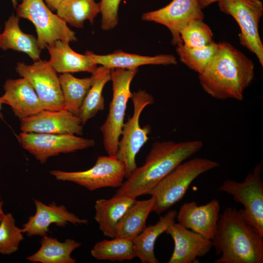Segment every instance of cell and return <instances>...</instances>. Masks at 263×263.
<instances>
[{
    "label": "cell",
    "instance_id": "cell-1",
    "mask_svg": "<svg viewBox=\"0 0 263 263\" xmlns=\"http://www.w3.org/2000/svg\"><path fill=\"white\" fill-rule=\"evenodd\" d=\"M253 62L231 44L218 43L217 50L198 78L202 89L212 97L241 101L255 75Z\"/></svg>",
    "mask_w": 263,
    "mask_h": 263
},
{
    "label": "cell",
    "instance_id": "cell-2",
    "mask_svg": "<svg viewBox=\"0 0 263 263\" xmlns=\"http://www.w3.org/2000/svg\"><path fill=\"white\" fill-rule=\"evenodd\" d=\"M203 146V143L200 140L154 142L144 164L127 177L114 195L136 199L149 194L165 176Z\"/></svg>",
    "mask_w": 263,
    "mask_h": 263
},
{
    "label": "cell",
    "instance_id": "cell-3",
    "mask_svg": "<svg viewBox=\"0 0 263 263\" xmlns=\"http://www.w3.org/2000/svg\"><path fill=\"white\" fill-rule=\"evenodd\" d=\"M214 263H263V236L241 217L234 207H227L220 215L211 240Z\"/></svg>",
    "mask_w": 263,
    "mask_h": 263
},
{
    "label": "cell",
    "instance_id": "cell-4",
    "mask_svg": "<svg viewBox=\"0 0 263 263\" xmlns=\"http://www.w3.org/2000/svg\"><path fill=\"white\" fill-rule=\"evenodd\" d=\"M217 162L202 158L184 161L160 181L150 192L155 198L153 211L160 214L185 196L192 182L201 174L217 168Z\"/></svg>",
    "mask_w": 263,
    "mask_h": 263
},
{
    "label": "cell",
    "instance_id": "cell-5",
    "mask_svg": "<svg viewBox=\"0 0 263 263\" xmlns=\"http://www.w3.org/2000/svg\"><path fill=\"white\" fill-rule=\"evenodd\" d=\"M137 72L138 68L111 69L113 96L107 117L100 127L104 148L109 155L116 156L127 104L132 94L131 84Z\"/></svg>",
    "mask_w": 263,
    "mask_h": 263
},
{
    "label": "cell",
    "instance_id": "cell-6",
    "mask_svg": "<svg viewBox=\"0 0 263 263\" xmlns=\"http://www.w3.org/2000/svg\"><path fill=\"white\" fill-rule=\"evenodd\" d=\"M262 163L250 171L244 180L238 182L226 180L219 190L232 195L244 208L238 210L244 221L263 236V184L261 174Z\"/></svg>",
    "mask_w": 263,
    "mask_h": 263
},
{
    "label": "cell",
    "instance_id": "cell-7",
    "mask_svg": "<svg viewBox=\"0 0 263 263\" xmlns=\"http://www.w3.org/2000/svg\"><path fill=\"white\" fill-rule=\"evenodd\" d=\"M16 9L18 17L27 19L34 25L41 50L58 40L69 43L76 41L75 32L52 12L43 0H21Z\"/></svg>",
    "mask_w": 263,
    "mask_h": 263
},
{
    "label": "cell",
    "instance_id": "cell-8",
    "mask_svg": "<svg viewBox=\"0 0 263 263\" xmlns=\"http://www.w3.org/2000/svg\"><path fill=\"white\" fill-rule=\"evenodd\" d=\"M131 98L133 105V114L122 127V138L119 141L116 154L125 166L126 178L137 167L136 155L149 139L150 127L149 125L140 127L139 119L144 108L153 103L152 95L142 90L132 93Z\"/></svg>",
    "mask_w": 263,
    "mask_h": 263
},
{
    "label": "cell",
    "instance_id": "cell-9",
    "mask_svg": "<svg viewBox=\"0 0 263 263\" xmlns=\"http://www.w3.org/2000/svg\"><path fill=\"white\" fill-rule=\"evenodd\" d=\"M56 180L76 184L90 191L103 188H119L126 177L124 164L116 156H99L90 169L76 171L52 170Z\"/></svg>",
    "mask_w": 263,
    "mask_h": 263
},
{
    "label": "cell",
    "instance_id": "cell-10",
    "mask_svg": "<svg viewBox=\"0 0 263 263\" xmlns=\"http://www.w3.org/2000/svg\"><path fill=\"white\" fill-rule=\"evenodd\" d=\"M221 11L231 16L240 28V42L254 53L263 66V44L259 32V23L263 15L261 0H220Z\"/></svg>",
    "mask_w": 263,
    "mask_h": 263
},
{
    "label": "cell",
    "instance_id": "cell-11",
    "mask_svg": "<svg viewBox=\"0 0 263 263\" xmlns=\"http://www.w3.org/2000/svg\"><path fill=\"white\" fill-rule=\"evenodd\" d=\"M18 139L22 148L41 164L51 157L85 150L95 144L93 139L71 134L21 132Z\"/></svg>",
    "mask_w": 263,
    "mask_h": 263
},
{
    "label": "cell",
    "instance_id": "cell-12",
    "mask_svg": "<svg viewBox=\"0 0 263 263\" xmlns=\"http://www.w3.org/2000/svg\"><path fill=\"white\" fill-rule=\"evenodd\" d=\"M16 71L33 87L44 110L66 109L59 76L49 61L39 59L32 64L18 62Z\"/></svg>",
    "mask_w": 263,
    "mask_h": 263
},
{
    "label": "cell",
    "instance_id": "cell-13",
    "mask_svg": "<svg viewBox=\"0 0 263 263\" xmlns=\"http://www.w3.org/2000/svg\"><path fill=\"white\" fill-rule=\"evenodd\" d=\"M204 14L198 0H172L166 6L158 10L144 13L145 21L154 22L167 27L172 35L171 43H183L180 31L188 22L203 20Z\"/></svg>",
    "mask_w": 263,
    "mask_h": 263
},
{
    "label": "cell",
    "instance_id": "cell-14",
    "mask_svg": "<svg viewBox=\"0 0 263 263\" xmlns=\"http://www.w3.org/2000/svg\"><path fill=\"white\" fill-rule=\"evenodd\" d=\"M36 211L23 225L21 231L28 237L48 235L52 224L59 227H65L69 223L75 225H87L86 219L80 218L70 212L63 205L52 202L45 204L37 199H34Z\"/></svg>",
    "mask_w": 263,
    "mask_h": 263
},
{
    "label": "cell",
    "instance_id": "cell-15",
    "mask_svg": "<svg viewBox=\"0 0 263 263\" xmlns=\"http://www.w3.org/2000/svg\"><path fill=\"white\" fill-rule=\"evenodd\" d=\"M83 125L80 119L67 109L44 110L20 119L22 132L51 134L82 135Z\"/></svg>",
    "mask_w": 263,
    "mask_h": 263
},
{
    "label": "cell",
    "instance_id": "cell-16",
    "mask_svg": "<svg viewBox=\"0 0 263 263\" xmlns=\"http://www.w3.org/2000/svg\"><path fill=\"white\" fill-rule=\"evenodd\" d=\"M173 240L172 254L168 263H198V258L207 255L213 247L211 240L187 229L178 223L170 225L165 231Z\"/></svg>",
    "mask_w": 263,
    "mask_h": 263
},
{
    "label": "cell",
    "instance_id": "cell-17",
    "mask_svg": "<svg viewBox=\"0 0 263 263\" xmlns=\"http://www.w3.org/2000/svg\"><path fill=\"white\" fill-rule=\"evenodd\" d=\"M220 210V203L216 199L201 206L194 201L186 202L180 207L176 219L184 227L212 240L216 230Z\"/></svg>",
    "mask_w": 263,
    "mask_h": 263
},
{
    "label": "cell",
    "instance_id": "cell-18",
    "mask_svg": "<svg viewBox=\"0 0 263 263\" xmlns=\"http://www.w3.org/2000/svg\"><path fill=\"white\" fill-rule=\"evenodd\" d=\"M3 89L4 93L0 96L1 103L9 106L20 120L44 110L35 90L25 78L8 79Z\"/></svg>",
    "mask_w": 263,
    "mask_h": 263
},
{
    "label": "cell",
    "instance_id": "cell-19",
    "mask_svg": "<svg viewBox=\"0 0 263 263\" xmlns=\"http://www.w3.org/2000/svg\"><path fill=\"white\" fill-rule=\"evenodd\" d=\"M69 42L60 40L48 45L50 64L57 73H74L80 72L93 73L97 65L86 54L74 51Z\"/></svg>",
    "mask_w": 263,
    "mask_h": 263
},
{
    "label": "cell",
    "instance_id": "cell-20",
    "mask_svg": "<svg viewBox=\"0 0 263 263\" xmlns=\"http://www.w3.org/2000/svg\"><path fill=\"white\" fill-rule=\"evenodd\" d=\"M85 54L96 65L99 64L110 69H132L146 65H176L177 63L176 58L169 54L150 56L127 53L120 50L104 55H97L87 51Z\"/></svg>",
    "mask_w": 263,
    "mask_h": 263
},
{
    "label": "cell",
    "instance_id": "cell-21",
    "mask_svg": "<svg viewBox=\"0 0 263 263\" xmlns=\"http://www.w3.org/2000/svg\"><path fill=\"white\" fill-rule=\"evenodd\" d=\"M136 199L125 196H114L110 199H100L95 203L94 219L99 229L106 237L116 236V225Z\"/></svg>",
    "mask_w": 263,
    "mask_h": 263
},
{
    "label": "cell",
    "instance_id": "cell-22",
    "mask_svg": "<svg viewBox=\"0 0 263 263\" xmlns=\"http://www.w3.org/2000/svg\"><path fill=\"white\" fill-rule=\"evenodd\" d=\"M177 213L175 210L168 211L164 216L160 217L155 225L146 226L133 239L135 257L138 258L142 263H159L154 254L156 241L170 225L175 222Z\"/></svg>",
    "mask_w": 263,
    "mask_h": 263
},
{
    "label": "cell",
    "instance_id": "cell-23",
    "mask_svg": "<svg viewBox=\"0 0 263 263\" xmlns=\"http://www.w3.org/2000/svg\"><path fill=\"white\" fill-rule=\"evenodd\" d=\"M19 18L12 14L5 21L4 30L0 34V48L11 49L26 54L34 61L40 59L41 50L37 38L26 34L20 29Z\"/></svg>",
    "mask_w": 263,
    "mask_h": 263
},
{
    "label": "cell",
    "instance_id": "cell-24",
    "mask_svg": "<svg viewBox=\"0 0 263 263\" xmlns=\"http://www.w3.org/2000/svg\"><path fill=\"white\" fill-rule=\"evenodd\" d=\"M39 249L28 256L26 260L33 263H75L71 257L72 252L81 246V243L74 239L68 238L63 242L51 236L42 237Z\"/></svg>",
    "mask_w": 263,
    "mask_h": 263
},
{
    "label": "cell",
    "instance_id": "cell-25",
    "mask_svg": "<svg viewBox=\"0 0 263 263\" xmlns=\"http://www.w3.org/2000/svg\"><path fill=\"white\" fill-rule=\"evenodd\" d=\"M155 201L153 196L147 200H136L118 223L115 237L133 239L142 232L147 226L146 221L153 211Z\"/></svg>",
    "mask_w": 263,
    "mask_h": 263
},
{
    "label": "cell",
    "instance_id": "cell-26",
    "mask_svg": "<svg viewBox=\"0 0 263 263\" xmlns=\"http://www.w3.org/2000/svg\"><path fill=\"white\" fill-rule=\"evenodd\" d=\"M92 74L94 81L83 100L78 115L82 125L104 109L102 92L106 83L111 80V69L102 66L97 67Z\"/></svg>",
    "mask_w": 263,
    "mask_h": 263
},
{
    "label": "cell",
    "instance_id": "cell-27",
    "mask_svg": "<svg viewBox=\"0 0 263 263\" xmlns=\"http://www.w3.org/2000/svg\"><path fill=\"white\" fill-rule=\"evenodd\" d=\"M56 14L67 24L82 28L88 20L93 24L100 13V6L94 0H62L56 9Z\"/></svg>",
    "mask_w": 263,
    "mask_h": 263
},
{
    "label": "cell",
    "instance_id": "cell-28",
    "mask_svg": "<svg viewBox=\"0 0 263 263\" xmlns=\"http://www.w3.org/2000/svg\"><path fill=\"white\" fill-rule=\"evenodd\" d=\"M59 83L64 100L65 108L78 116L83 100L94 81V75L79 78L71 74H61Z\"/></svg>",
    "mask_w": 263,
    "mask_h": 263
},
{
    "label": "cell",
    "instance_id": "cell-29",
    "mask_svg": "<svg viewBox=\"0 0 263 263\" xmlns=\"http://www.w3.org/2000/svg\"><path fill=\"white\" fill-rule=\"evenodd\" d=\"M91 254L100 261H131L135 257L133 239L116 237L112 240L99 241L91 249Z\"/></svg>",
    "mask_w": 263,
    "mask_h": 263
},
{
    "label": "cell",
    "instance_id": "cell-30",
    "mask_svg": "<svg viewBox=\"0 0 263 263\" xmlns=\"http://www.w3.org/2000/svg\"><path fill=\"white\" fill-rule=\"evenodd\" d=\"M218 43L213 41L203 48H189L183 43L177 45L176 52L182 62L189 69L200 74L202 73L215 54Z\"/></svg>",
    "mask_w": 263,
    "mask_h": 263
},
{
    "label": "cell",
    "instance_id": "cell-31",
    "mask_svg": "<svg viewBox=\"0 0 263 263\" xmlns=\"http://www.w3.org/2000/svg\"><path fill=\"white\" fill-rule=\"evenodd\" d=\"M23 239V233L21 228L16 225L13 214H5L0 223V253H14L19 250L20 243Z\"/></svg>",
    "mask_w": 263,
    "mask_h": 263
},
{
    "label": "cell",
    "instance_id": "cell-32",
    "mask_svg": "<svg viewBox=\"0 0 263 263\" xmlns=\"http://www.w3.org/2000/svg\"><path fill=\"white\" fill-rule=\"evenodd\" d=\"M183 44L189 48H203L213 41V33L203 20H194L187 23L180 31Z\"/></svg>",
    "mask_w": 263,
    "mask_h": 263
},
{
    "label": "cell",
    "instance_id": "cell-33",
    "mask_svg": "<svg viewBox=\"0 0 263 263\" xmlns=\"http://www.w3.org/2000/svg\"><path fill=\"white\" fill-rule=\"evenodd\" d=\"M121 1V0H101L99 2L102 15L101 27L103 30L113 29L117 25Z\"/></svg>",
    "mask_w": 263,
    "mask_h": 263
},
{
    "label": "cell",
    "instance_id": "cell-34",
    "mask_svg": "<svg viewBox=\"0 0 263 263\" xmlns=\"http://www.w3.org/2000/svg\"><path fill=\"white\" fill-rule=\"evenodd\" d=\"M62 0H45L48 7L53 11H56Z\"/></svg>",
    "mask_w": 263,
    "mask_h": 263
},
{
    "label": "cell",
    "instance_id": "cell-35",
    "mask_svg": "<svg viewBox=\"0 0 263 263\" xmlns=\"http://www.w3.org/2000/svg\"><path fill=\"white\" fill-rule=\"evenodd\" d=\"M199 4L202 9L205 8L210 4L220 0H198Z\"/></svg>",
    "mask_w": 263,
    "mask_h": 263
},
{
    "label": "cell",
    "instance_id": "cell-36",
    "mask_svg": "<svg viewBox=\"0 0 263 263\" xmlns=\"http://www.w3.org/2000/svg\"><path fill=\"white\" fill-rule=\"evenodd\" d=\"M3 206V202L1 200V196L0 195V223L5 214L2 209Z\"/></svg>",
    "mask_w": 263,
    "mask_h": 263
},
{
    "label": "cell",
    "instance_id": "cell-37",
    "mask_svg": "<svg viewBox=\"0 0 263 263\" xmlns=\"http://www.w3.org/2000/svg\"><path fill=\"white\" fill-rule=\"evenodd\" d=\"M11 1L14 7L16 9L17 5H18L17 0H11Z\"/></svg>",
    "mask_w": 263,
    "mask_h": 263
},
{
    "label": "cell",
    "instance_id": "cell-38",
    "mask_svg": "<svg viewBox=\"0 0 263 263\" xmlns=\"http://www.w3.org/2000/svg\"><path fill=\"white\" fill-rule=\"evenodd\" d=\"M2 104H3L1 103V101L0 100V118H3L2 114L1 113V109H2Z\"/></svg>",
    "mask_w": 263,
    "mask_h": 263
},
{
    "label": "cell",
    "instance_id": "cell-39",
    "mask_svg": "<svg viewBox=\"0 0 263 263\" xmlns=\"http://www.w3.org/2000/svg\"><path fill=\"white\" fill-rule=\"evenodd\" d=\"M0 34H1V33H0Z\"/></svg>",
    "mask_w": 263,
    "mask_h": 263
}]
</instances>
